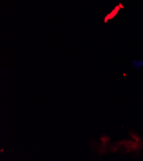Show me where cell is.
Returning a JSON list of instances; mask_svg holds the SVG:
<instances>
[{
  "label": "cell",
  "mask_w": 143,
  "mask_h": 161,
  "mask_svg": "<svg viewBox=\"0 0 143 161\" xmlns=\"http://www.w3.org/2000/svg\"><path fill=\"white\" fill-rule=\"evenodd\" d=\"M130 136L132 137H133L134 139L136 141H139V137L138 136H137V135H135L134 134H130Z\"/></svg>",
  "instance_id": "1"
}]
</instances>
